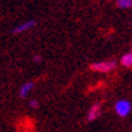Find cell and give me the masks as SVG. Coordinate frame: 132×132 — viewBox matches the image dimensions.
Segmentation results:
<instances>
[{"mask_svg":"<svg viewBox=\"0 0 132 132\" xmlns=\"http://www.w3.org/2000/svg\"><path fill=\"white\" fill-rule=\"evenodd\" d=\"M132 109V104L129 103L128 100H124V98H120L115 103V111L120 117H127L129 116Z\"/></svg>","mask_w":132,"mask_h":132,"instance_id":"obj_1","label":"cell"},{"mask_svg":"<svg viewBox=\"0 0 132 132\" xmlns=\"http://www.w3.org/2000/svg\"><path fill=\"white\" fill-rule=\"evenodd\" d=\"M116 68L115 61H103V62H93L90 63V70L100 71V73H108Z\"/></svg>","mask_w":132,"mask_h":132,"instance_id":"obj_2","label":"cell"},{"mask_svg":"<svg viewBox=\"0 0 132 132\" xmlns=\"http://www.w3.org/2000/svg\"><path fill=\"white\" fill-rule=\"evenodd\" d=\"M34 26H37V20H34V19H30L24 23H22V24L19 26H16L14 30H12V34L14 35H18V34H22V32H24V31H28L30 28H32Z\"/></svg>","mask_w":132,"mask_h":132,"instance_id":"obj_3","label":"cell"},{"mask_svg":"<svg viewBox=\"0 0 132 132\" xmlns=\"http://www.w3.org/2000/svg\"><path fill=\"white\" fill-rule=\"evenodd\" d=\"M101 113V104L100 103H96L90 106V109H89V113H88V121H93L96 120Z\"/></svg>","mask_w":132,"mask_h":132,"instance_id":"obj_4","label":"cell"},{"mask_svg":"<svg viewBox=\"0 0 132 132\" xmlns=\"http://www.w3.org/2000/svg\"><path fill=\"white\" fill-rule=\"evenodd\" d=\"M32 88H34V82H26V84H23V85L20 86V90H19V96L22 98H26L28 93L32 90Z\"/></svg>","mask_w":132,"mask_h":132,"instance_id":"obj_5","label":"cell"},{"mask_svg":"<svg viewBox=\"0 0 132 132\" xmlns=\"http://www.w3.org/2000/svg\"><path fill=\"white\" fill-rule=\"evenodd\" d=\"M120 63H121L124 68H132V53H127L124 54L120 59Z\"/></svg>","mask_w":132,"mask_h":132,"instance_id":"obj_6","label":"cell"},{"mask_svg":"<svg viewBox=\"0 0 132 132\" xmlns=\"http://www.w3.org/2000/svg\"><path fill=\"white\" fill-rule=\"evenodd\" d=\"M119 8H131L132 7V0H117L116 2Z\"/></svg>","mask_w":132,"mask_h":132,"instance_id":"obj_7","label":"cell"},{"mask_svg":"<svg viewBox=\"0 0 132 132\" xmlns=\"http://www.w3.org/2000/svg\"><path fill=\"white\" fill-rule=\"evenodd\" d=\"M28 105L31 106V108H38L39 106V103H38L37 100H30L28 101Z\"/></svg>","mask_w":132,"mask_h":132,"instance_id":"obj_8","label":"cell"},{"mask_svg":"<svg viewBox=\"0 0 132 132\" xmlns=\"http://www.w3.org/2000/svg\"><path fill=\"white\" fill-rule=\"evenodd\" d=\"M34 62H40V55H35L34 57Z\"/></svg>","mask_w":132,"mask_h":132,"instance_id":"obj_9","label":"cell"},{"mask_svg":"<svg viewBox=\"0 0 132 132\" xmlns=\"http://www.w3.org/2000/svg\"><path fill=\"white\" fill-rule=\"evenodd\" d=\"M131 53H132V50H131Z\"/></svg>","mask_w":132,"mask_h":132,"instance_id":"obj_10","label":"cell"}]
</instances>
